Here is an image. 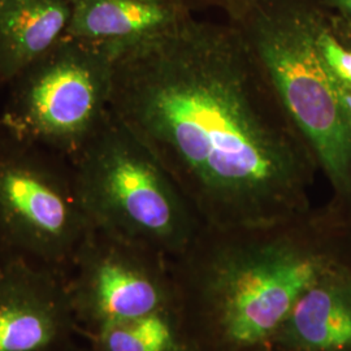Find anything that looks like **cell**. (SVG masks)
Masks as SVG:
<instances>
[{
	"label": "cell",
	"instance_id": "30bf717a",
	"mask_svg": "<svg viewBox=\"0 0 351 351\" xmlns=\"http://www.w3.org/2000/svg\"><path fill=\"white\" fill-rule=\"evenodd\" d=\"M68 0H0V90L66 34Z\"/></svg>",
	"mask_w": 351,
	"mask_h": 351
},
{
	"label": "cell",
	"instance_id": "7a4b0ae2",
	"mask_svg": "<svg viewBox=\"0 0 351 351\" xmlns=\"http://www.w3.org/2000/svg\"><path fill=\"white\" fill-rule=\"evenodd\" d=\"M217 269V320L236 346H255L282 326L302 294L332 269L308 213L274 226L204 228L190 247Z\"/></svg>",
	"mask_w": 351,
	"mask_h": 351
},
{
	"label": "cell",
	"instance_id": "8fae6325",
	"mask_svg": "<svg viewBox=\"0 0 351 351\" xmlns=\"http://www.w3.org/2000/svg\"><path fill=\"white\" fill-rule=\"evenodd\" d=\"M329 275L302 294L285 322L293 341L308 350L351 349V288Z\"/></svg>",
	"mask_w": 351,
	"mask_h": 351
},
{
	"label": "cell",
	"instance_id": "6da1fadb",
	"mask_svg": "<svg viewBox=\"0 0 351 351\" xmlns=\"http://www.w3.org/2000/svg\"><path fill=\"white\" fill-rule=\"evenodd\" d=\"M111 111L206 228L274 226L308 213L314 158L233 23L191 16L117 56Z\"/></svg>",
	"mask_w": 351,
	"mask_h": 351
},
{
	"label": "cell",
	"instance_id": "52a82bcc",
	"mask_svg": "<svg viewBox=\"0 0 351 351\" xmlns=\"http://www.w3.org/2000/svg\"><path fill=\"white\" fill-rule=\"evenodd\" d=\"M162 256L91 228L66 276L75 322L93 332L162 311Z\"/></svg>",
	"mask_w": 351,
	"mask_h": 351
},
{
	"label": "cell",
	"instance_id": "5bb4252c",
	"mask_svg": "<svg viewBox=\"0 0 351 351\" xmlns=\"http://www.w3.org/2000/svg\"><path fill=\"white\" fill-rule=\"evenodd\" d=\"M337 25L351 33V0H316Z\"/></svg>",
	"mask_w": 351,
	"mask_h": 351
},
{
	"label": "cell",
	"instance_id": "277c9868",
	"mask_svg": "<svg viewBox=\"0 0 351 351\" xmlns=\"http://www.w3.org/2000/svg\"><path fill=\"white\" fill-rule=\"evenodd\" d=\"M280 101L336 195L351 201V130L339 80L314 34V0H254L239 20Z\"/></svg>",
	"mask_w": 351,
	"mask_h": 351
},
{
	"label": "cell",
	"instance_id": "7c38bea8",
	"mask_svg": "<svg viewBox=\"0 0 351 351\" xmlns=\"http://www.w3.org/2000/svg\"><path fill=\"white\" fill-rule=\"evenodd\" d=\"M99 351H169L172 329L162 311L94 332Z\"/></svg>",
	"mask_w": 351,
	"mask_h": 351
},
{
	"label": "cell",
	"instance_id": "3957f363",
	"mask_svg": "<svg viewBox=\"0 0 351 351\" xmlns=\"http://www.w3.org/2000/svg\"><path fill=\"white\" fill-rule=\"evenodd\" d=\"M71 164L95 230L164 256L184 255L206 228L163 164L112 111Z\"/></svg>",
	"mask_w": 351,
	"mask_h": 351
},
{
	"label": "cell",
	"instance_id": "4fadbf2b",
	"mask_svg": "<svg viewBox=\"0 0 351 351\" xmlns=\"http://www.w3.org/2000/svg\"><path fill=\"white\" fill-rule=\"evenodd\" d=\"M193 12L217 10L226 16L228 21H236L249 10L254 0H185Z\"/></svg>",
	"mask_w": 351,
	"mask_h": 351
},
{
	"label": "cell",
	"instance_id": "9a60e30c",
	"mask_svg": "<svg viewBox=\"0 0 351 351\" xmlns=\"http://www.w3.org/2000/svg\"><path fill=\"white\" fill-rule=\"evenodd\" d=\"M333 21H335V20H333ZM335 24H336V23H335ZM336 25H337V24H336ZM337 27H339V30L341 32V34H342L343 38H345V39H346V40H348V42H349V43L351 45V33H348V32L342 30V29H341L339 25H337Z\"/></svg>",
	"mask_w": 351,
	"mask_h": 351
},
{
	"label": "cell",
	"instance_id": "5b68a950",
	"mask_svg": "<svg viewBox=\"0 0 351 351\" xmlns=\"http://www.w3.org/2000/svg\"><path fill=\"white\" fill-rule=\"evenodd\" d=\"M113 64L108 51L65 34L7 86L0 126L72 163L111 112Z\"/></svg>",
	"mask_w": 351,
	"mask_h": 351
},
{
	"label": "cell",
	"instance_id": "ba28073f",
	"mask_svg": "<svg viewBox=\"0 0 351 351\" xmlns=\"http://www.w3.org/2000/svg\"><path fill=\"white\" fill-rule=\"evenodd\" d=\"M75 326L66 274L0 256V351H56Z\"/></svg>",
	"mask_w": 351,
	"mask_h": 351
},
{
	"label": "cell",
	"instance_id": "9c48e42d",
	"mask_svg": "<svg viewBox=\"0 0 351 351\" xmlns=\"http://www.w3.org/2000/svg\"><path fill=\"white\" fill-rule=\"evenodd\" d=\"M66 36L108 51L113 58L172 33L191 16L185 0H68Z\"/></svg>",
	"mask_w": 351,
	"mask_h": 351
},
{
	"label": "cell",
	"instance_id": "8992f818",
	"mask_svg": "<svg viewBox=\"0 0 351 351\" xmlns=\"http://www.w3.org/2000/svg\"><path fill=\"white\" fill-rule=\"evenodd\" d=\"M90 230L71 162L0 126V256L68 275Z\"/></svg>",
	"mask_w": 351,
	"mask_h": 351
}]
</instances>
